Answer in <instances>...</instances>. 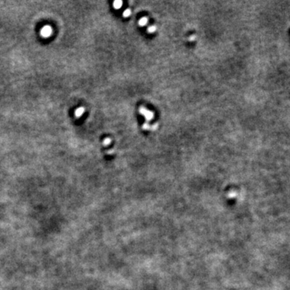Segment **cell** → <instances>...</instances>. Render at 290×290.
Listing matches in <instances>:
<instances>
[{
    "mask_svg": "<svg viewBox=\"0 0 290 290\" xmlns=\"http://www.w3.org/2000/svg\"><path fill=\"white\" fill-rule=\"evenodd\" d=\"M194 38H195L194 36H191V37H190V40H191V41H192V40H194Z\"/></svg>",
    "mask_w": 290,
    "mask_h": 290,
    "instance_id": "8fae6325",
    "label": "cell"
},
{
    "mask_svg": "<svg viewBox=\"0 0 290 290\" xmlns=\"http://www.w3.org/2000/svg\"><path fill=\"white\" fill-rule=\"evenodd\" d=\"M53 33V28H51L49 25L44 26L43 28L40 29V36L44 38H48L52 35Z\"/></svg>",
    "mask_w": 290,
    "mask_h": 290,
    "instance_id": "6da1fadb",
    "label": "cell"
},
{
    "mask_svg": "<svg viewBox=\"0 0 290 290\" xmlns=\"http://www.w3.org/2000/svg\"><path fill=\"white\" fill-rule=\"evenodd\" d=\"M144 117L148 121H149V120H151L153 118V114H152V112L148 111L146 112V114H144Z\"/></svg>",
    "mask_w": 290,
    "mask_h": 290,
    "instance_id": "277c9868",
    "label": "cell"
},
{
    "mask_svg": "<svg viewBox=\"0 0 290 290\" xmlns=\"http://www.w3.org/2000/svg\"><path fill=\"white\" fill-rule=\"evenodd\" d=\"M122 5H123V2H122V1H119V0L115 1V2H114V3H113V7H114V8L117 9V10L118 9L121 8Z\"/></svg>",
    "mask_w": 290,
    "mask_h": 290,
    "instance_id": "3957f363",
    "label": "cell"
},
{
    "mask_svg": "<svg viewBox=\"0 0 290 290\" xmlns=\"http://www.w3.org/2000/svg\"><path fill=\"white\" fill-rule=\"evenodd\" d=\"M143 127H144V129H146V130H147V129L149 128V126H148V123H145L144 125L143 126Z\"/></svg>",
    "mask_w": 290,
    "mask_h": 290,
    "instance_id": "30bf717a",
    "label": "cell"
},
{
    "mask_svg": "<svg viewBox=\"0 0 290 290\" xmlns=\"http://www.w3.org/2000/svg\"><path fill=\"white\" fill-rule=\"evenodd\" d=\"M147 23H148V19H147L146 17H144V18H142V19H140V21H139V24H140V26H145L146 24H147Z\"/></svg>",
    "mask_w": 290,
    "mask_h": 290,
    "instance_id": "5b68a950",
    "label": "cell"
},
{
    "mask_svg": "<svg viewBox=\"0 0 290 290\" xmlns=\"http://www.w3.org/2000/svg\"><path fill=\"white\" fill-rule=\"evenodd\" d=\"M148 110H147L146 108H144V107H140V113L141 114H143V115H144L145 114H146V112L148 111Z\"/></svg>",
    "mask_w": 290,
    "mask_h": 290,
    "instance_id": "9c48e42d",
    "label": "cell"
},
{
    "mask_svg": "<svg viewBox=\"0 0 290 290\" xmlns=\"http://www.w3.org/2000/svg\"><path fill=\"white\" fill-rule=\"evenodd\" d=\"M84 113H85V108L82 107V106H80V107H78L75 110L74 115H75L76 118H81L83 115Z\"/></svg>",
    "mask_w": 290,
    "mask_h": 290,
    "instance_id": "7a4b0ae2",
    "label": "cell"
},
{
    "mask_svg": "<svg viewBox=\"0 0 290 290\" xmlns=\"http://www.w3.org/2000/svg\"><path fill=\"white\" fill-rule=\"evenodd\" d=\"M156 30V28L155 27V26H151V27H149V28H148V31L149 32V33H153V32H155Z\"/></svg>",
    "mask_w": 290,
    "mask_h": 290,
    "instance_id": "52a82bcc",
    "label": "cell"
},
{
    "mask_svg": "<svg viewBox=\"0 0 290 290\" xmlns=\"http://www.w3.org/2000/svg\"><path fill=\"white\" fill-rule=\"evenodd\" d=\"M111 143V140L110 138H106V139L103 140V145H105V146H107V145L110 144Z\"/></svg>",
    "mask_w": 290,
    "mask_h": 290,
    "instance_id": "ba28073f",
    "label": "cell"
},
{
    "mask_svg": "<svg viewBox=\"0 0 290 290\" xmlns=\"http://www.w3.org/2000/svg\"><path fill=\"white\" fill-rule=\"evenodd\" d=\"M131 10L130 9H127V10H125L124 11V12L123 13V17H125V18H127V17H129L130 15H131Z\"/></svg>",
    "mask_w": 290,
    "mask_h": 290,
    "instance_id": "8992f818",
    "label": "cell"
}]
</instances>
